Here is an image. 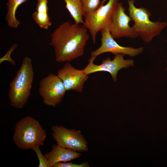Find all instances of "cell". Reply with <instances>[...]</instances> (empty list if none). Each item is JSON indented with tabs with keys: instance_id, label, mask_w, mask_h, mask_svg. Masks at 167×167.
<instances>
[{
	"instance_id": "cell-9",
	"label": "cell",
	"mask_w": 167,
	"mask_h": 167,
	"mask_svg": "<svg viewBox=\"0 0 167 167\" xmlns=\"http://www.w3.org/2000/svg\"><path fill=\"white\" fill-rule=\"evenodd\" d=\"M132 20L130 17L125 13L122 3L119 2L113 14L109 27V32L113 37L133 38L138 36L129 25Z\"/></svg>"
},
{
	"instance_id": "cell-8",
	"label": "cell",
	"mask_w": 167,
	"mask_h": 167,
	"mask_svg": "<svg viewBox=\"0 0 167 167\" xmlns=\"http://www.w3.org/2000/svg\"><path fill=\"white\" fill-rule=\"evenodd\" d=\"M124 54H118L115 55L112 60L107 57L103 59L100 65L94 63L95 57L91 56L88 60V64L82 70L87 75L99 71L109 72L111 75L113 80L116 82L118 71L123 68H127L134 66V61L131 59H125Z\"/></svg>"
},
{
	"instance_id": "cell-21",
	"label": "cell",
	"mask_w": 167,
	"mask_h": 167,
	"mask_svg": "<svg viewBox=\"0 0 167 167\" xmlns=\"http://www.w3.org/2000/svg\"><path fill=\"white\" fill-rule=\"evenodd\" d=\"M166 70H167V67L166 68Z\"/></svg>"
},
{
	"instance_id": "cell-16",
	"label": "cell",
	"mask_w": 167,
	"mask_h": 167,
	"mask_svg": "<svg viewBox=\"0 0 167 167\" xmlns=\"http://www.w3.org/2000/svg\"><path fill=\"white\" fill-rule=\"evenodd\" d=\"M83 15L91 13L96 10L101 5V0H81Z\"/></svg>"
},
{
	"instance_id": "cell-11",
	"label": "cell",
	"mask_w": 167,
	"mask_h": 167,
	"mask_svg": "<svg viewBox=\"0 0 167 167\" xmlns=\"http://www.w3.org/2000/svg\"><path fill=\"white\" fill-rule=\"evenodd\" d=\"M57 75L62 80L66 91L72 90L79 92H82L84 83L88 78V75L82 70L75 69L69 62H66L57 71Z\"/></svg>"
},
{
	"instance_id": "cell-13",
	"label": "cell",
	"mask_w": 167,
	"mask_h": 167,
	"mask_svg": "<svg viewBox=\"0 0 167 167\" xmlns=\"http://www.w3.org/2000/svg\"><path fill=\"white\" fill-rule=\"evenodd\" d=\"M28 0H8L6 5L7 11L5 20L8 26L14 28H17L20 24V21L17 19L15 13L19 6Z\"/></svg>"
},
{
	"instance_id": "cell-18",
	"label": "cell",
	"mask_w": 167,
	"mask_h": 167,
	"mask_svg": "<svg viewBox=\"0 0 167 167\" xmlns=\"http://www.w3.org/2000/svg\"><path fill=\"white\" fill-rule=\"evenodd\" d=\"M88 163L84 162L78 164L70 162H60L55 164L53 167H89Z\"/></svg>"
},
{
	"instance_id": "cell-12",
	"label": "cell",
	"mask_w": 167,
	"mask_h": 167,
	"mask_svg": "<svg viewBox=\"0 0 167 167\" xmlns=\"http://www.w3.org/2000/svg\"><path fill=\"white\" fill-rule=\"evenodd\" d=\"M82 155L78 152L62 147L58 144L52 146V150L44 156L51 167L60 162H66L79 158Z\"/></svg>"
},
{
	"instance_id": "cell-15",
	"label": "cell",
	"mask_w": 167,
	"mask_h": 167,
	"mask_svg": "<svg viewBox=\"0 0 167 167\" xmlns=\"http://www.w3.org/2000/svg\"><path fill=\"white\" fill-rule=\"evenodd\" d=\"M31 18L41 28L47 29L51 25L48 13L35 11L32 14Z\"/></svg>"
},
{
	"instance_id": "cell-14",
	"label": "cell",
	"mask_w": 167,
	"mask_h": 167,
	"mask_svg": "<svg viewBox=\"0 0 167 167\" xmlns=\"http://www.w3.org/2000/svg\"><path fill=\"white\" fill-rule=\"evenodd\" d=\"M65 7L69 12L71 17L75 23L83 24V13L81 0H64Z\"/></svg>"
},
{
	"instance_id": "cell-7",
	"label": "cell",
	"mask_w": 167,
	"mask_h": 167,
	"mask_svg": "<svg viewBox=\"0 0 167 167\" xmlns=\"http://www.w3.org/2000/svg\"><path fill=\"white\" fill-rule=\"evenodd\" d=\"M38 91L45 105L55 107L61 102L66 90L57 75L50 73L40 81Z\"/></svg>"
},
{
	"instance_id": "cell-1",
	"label": "cell",
	"mask_w": 167,
	"mask_h": 167,
	"mask_svg": "<svg viewBox=\"0 0 167 167\" xmlns=\"http://www.w3.org/2000/svg\"><path fill=\"white\" fill-rule=\"evenodd\" d=\"M83 25L66 21L61 24L51 35L50 45L54 47L56 61L70 62L83 56L89 36Z\"/></svg>"
},
{
	"instance_id": "cell-3",
	"label": "cell",
	"mask_w": 167,
	"mask_h": 167,
	"mask_svg": "<svg viewBox=\"0 0 167 167\" xmlns=\"http://www.w3.org/2000/svg\"><path fill=\"white\" fill-rule=\"evenodd\" d=\"M46 136V131L39 121L28 116L17 123L12 139L18 147L27 150L43 146Z\"/></svg>"
},
{
	"instance_id": "cell-20",
	"label": "cell",
	"mask_w": 167,
	"mask_h": 167,
	"mask_svg": "<svg viewBox=\"0 0 167 167\" xmlns=\"http://www.w3.org/2000/svg\"><path fill=\"white\" fill-rule=\"evenodd\" d=\"M107 0H102V1H101V5H104L105 2Z\"/></svg>"
},
{
	"instance_id": "cell-5",
	"label": "cell",
	"mask_w": 167,
	"mask_h": 167,
	"mask_svg": "<svg viewBox=\"0 0 167 167\" xmlns=\"http://www.w3.org/2000/svg\"><path fill=\"white\" fill-rule=\"evenodd\" d=\"M119 1L109 0L106 4L101 5L94 12L84 15L83 25L88 30L94 44L98 32L109 29L113 15Z\"/></svg>"
},
{
	"instance_id": "cell-4",
	"label": "cell",
	"mask_w": 167,
	"mask_h": 167,
	"mask_svg": "<svg viewBox=\"0 0 167 167\" xmlns=\"http://www.w3.org/2000/svg\"><path fill=\"white\" fill-rule=\"evenodd\" d=\"M135 0H127L129 16L134 22L132 28L138 36L145 42H149L160 33L167 23L151 21V13L148 10L143 7H136L134 5Z\"/></svg>"
},
{
	"instance_id": "cell-19",
	"label": "cell",
	"mask_w": 167,
	"mask_h": 167,
	"mask_svg": "<svg viewBox=\"0 0 167 167\" xmlns=\"http://www.w3.org/2000/svg\"><path fill=\"white\" fill-rule=\"evenodd\" d=\"M48 0H38L36 8V11L48 13Z\"/></svg>"
},
{
	"instance_id": "cell-10",
	"label": "cell",
	"mask_w": 167,
	"mask_h": 167,
	"mask_svg": "<svg viewBox=\"0 0 167 167\" xmlns=\"http://www.w3.org/2000/svg\"><path fill=\"white\" fill-rule=\"evenodd\" d=\"M101 45L97 49L92 52L91 56L96 58L102 54L111 53L114 55L118 54L127 55L131 57L139 54L143 50V48H134L132 47H123L119 45L112 36L109 28L101 31Z\"/></svg>"
},
{
	"instance_id": "cell-6",
	"label": "cell",
	"mask_w": 167,
	"mask_h": 167,
	"mask_svg": "<svg viewBox=\"0 0 167 167\" xmlns=\"http://www.w3.org/2000/svg\"><path fill=\"white\" fill-rule=\"evenodd\" d=\"M52 136L57 144L78 152H87L88 143L80 130L69 129L60 125H53Z\"/></svg>"
},
{
	"instance_id": "cell-17",
	"label": "cell",
	"mask_w": 167,
	"mask_h": 167,
	"mask_svg": "<svg viewBox=\"0 0 167 167\" xmlns=\"http://www.w3.org/2000/svg\"><path fill=\"white\" fill-rule=\"evenodd\" d=\"M32 150L36 153L39 160L38 167H51L45 156L42 154L39 147L34 148Z\"/></svg>"
},
{
	"instance_id": "cell-2",
	"label": "cell",
	"mask_w": 167,
	"mask_h": 167,
	"mask_svg": "<svg viewBox=\"0 0 167 167\" xmlns=\"http://www.w3.org/2000/svg\"><path fill=\"white\" fill-rule=\"evenodd\" d=\"M34 78L32 59L26 56L10 84L8 96L12 106L21 109L25 105L31 94Z\"/></svg>"
}]
</instances>
